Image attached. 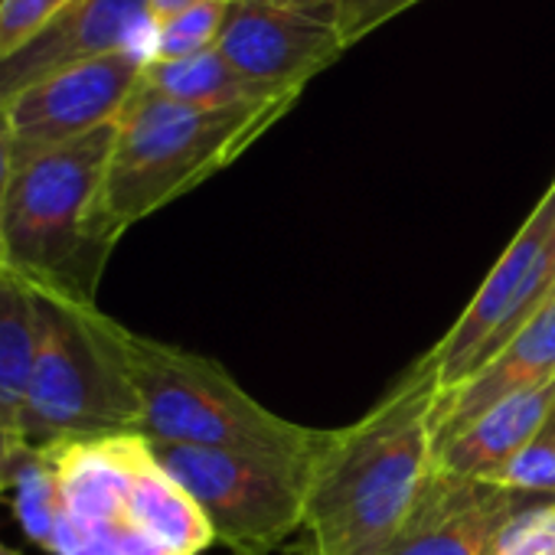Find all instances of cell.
Returning <instances> with one entry per match:
<instances>
[{
	"mask_svg": "<svg viewBox=\"0 0 555 555\" xmlns=\"http://www.w3.org/2000/svg\"><path fill=\"white\" fill-rule=\"evenodd\" d=\"M438 379L422 360L360 422L334 428L308 493V555H379L435 467Z\"/></svg>",
	"mask_w": 555,
	"mask_h": 555,
	"instance_id": "obj_1",
	"label": "cell"
},
{
	"mask_svg": "<svg viewBox=\"0 0 555 555\" xmlns=\"http://www.w3.org/2000/svg\"><path fill=\"white\" fill-rule=\"evenodd\" d=\"M56 448L60 522L50 555H199L216 535L144 435Z\"/></svg>",
	"mask_w": 555,
	"mask_h": 555,
	"instance_id": "obj_2",
	"label": "cell"
},
{
	"mask_svg": "<svg viewBox=\"0 0 555 555\" xmlns=\"http://www.w3.org/2000/svg\"><path fill=\"white\" fill-rule=\"evenodd\" d=\"M105 331L141 399V435L147 441L282 461H321L331 448L334 431L305 428L268 412L222 370V363L134 334L115 318H105Z\"/></svg>",
	"mask_w": 555,
	"mask_h": 555,
	"instance_id": "obj_3",
	"label": "cell"
},
{
	"mask_svg": "<svg viewBox=\"0 0 555 555\" xmlns=\"http://www.w3.org/2000/svg\"><path fill=\"white\" fill-rule=\"evenodd\" d=\"M298 99H271L229 108H193L144 86L118 118L105 173L102 209L121 238L134 222L170 206L245 154Z\"/></svg>",
	"mask_w": 555,
	"mask_h": 555,
	"instance_id": "obj_4",
	"label": "cell"
},
{
	"mask_svg": "<svg viewBox=\"0 0 555 555\" xmlns=\"http://www.w3.org/2000/svg\"><path fill=\"white\" fill-rule=\"evenodd\" d=\"M115 134L118 121L14 170L4 209V264L27 285L95 301L105 261L118 245L102 209Z\"/></svg>",
	"mask_w": 555,
	"mask_h": 555,
	"instance_id": "obj_5",
	"label": "cell"
},
{
	"mask_svg": "<svg viewBox=\"0 0 555 555\" xmlns=\"http://www.w3.org/2000/svg\"><path fill=\"white\" fill-rule=\"evenodd\" d=\"M34 360L17 431L34 448L141 435V399L105 331V311L63 288L30 285Z\"/></svg>",
	"mask_w": 555,
	"mask_h": 555,
	"instance_id": "obj_6",
	"label": "cell"
},
{
	"mask_svg": "<svg viewBox=\"0 0 555 555\" xmlns=\"http://www.w3.org/2000/svg\"><path fill=\"white\" fill-rule=\"evenodd\" d=\"M151 448L164 470L203 509L216 542L229 545L232 555H271L295 532H305L318 461L157 441H151Z\"/></svg>",
	"mask_w": 555,
	"mask_h": 555,
	"instance_id": "obj_7",
	"label": "cell"
},
{
	"mask_svg": "<svg viewBox=\"0 0 555 555\" xmlns=\"http://www.w3.org/2000/svg\"><path fill=\"white\" fill-rule=\"evenodd\" d=\"M555 298V183L496 258L454 327L422 357L451 392L487 366Z\"/></svg>",
	"mask_w": 555,
	"mask_h": 555,
	"instance_id": "obj_8",
	"label": "cell"
},
{
	"mask_svg": "<svg viewBox=\"0 0 555 555\" xmlns=\"http://www.w3.org/2000/svg\"><path fill=\"white\" fill-rule=\"evenodd\" d=\"M147 53L128 50L53 73L8 102L17 167L115 125L141 86Z\"/></svg>",
	"mask_w": 555,
	"mask_h": 555,
	"instance_id": "obj_9",
	"label": "cell"
},
{
	"mask_svg": "<svg viewBox=\"0 0 555 555\" xmlns=\"http://www.w3.org/2000/svg\"><path fill=\"white\" fill-rule=\"evenodd\" d=\"M216 50L248 82L274 95H301L308 79L347 50V40L337 14L295 11L271 0H232Z\"/></svg>",
	"mask_w": 555,
	"mask_h": 555,
	"instance_id": "obj_10",
	"label": "cell"
},
{
	"mask_svg": "<svg viewBox=\"0 0 555 555\" xmlns=\"http://www.w3.org/2000/svg\"><path fill=\"white\" fill-rule=\"evenodd\" d=\"M535 500L542 496L431 467L379 555H490L496 535Z\"/></svg>",
	"mask_w": 555,
	"mask_h": 555,
	"instance_id": "obj_11",
	"label": "cell"
},
{
	"mask_svg": "<svg viewBox=\"0 0 555 555\" xmlns=\"http://www.w3.org/2000/svg\"><path fill=\"white\" fill-rule=\"evenodd\" d=\"M151 0H73L27 47L0 63V102H11L40 79L69 66L141 50L154 43Z\"/></svg>",
	"mask_w": 555,
	"mask_h": 555,
	"instance_id": "obj_12",
	"label": "cell"
},
{
	"mask_svg": "<svg viewBox=\"0 0 555 555\" xmlns=\"http://www.w3.org/2000/svg\"><path fill=\"white\" fill-rule=\"evenodd\" d=\"M555 383V298L467 383L438 396L435 451L506 396Z\"/></svg>",
	"mask_w": 555,
	"mask_h": 555,
	"instance_id": "obj_13",
	"label": "cell"
},
{
	"mask_svg": "<svg viewBox=\"0 0 555 555\" xmlns=\"http://www.w3.org/2000/svg\"><path fill=\"white\" fill-rule=\"evenodd\" d=\"M555 405V383L506 396L483 415H477L464 431L448 438L435 451V467L461 477L493 480L532 438L542 418Z\"/></svg>",
	"mask_w": 555,
	"mask_h": 555,
	"instance_id": "obj_14",
	"label": "cell"
},
{
	"mask_svg": "<svg viewBox=\"0 0 555 555\" xmlns=\"http://www.w3.org/2000/svg\"><path fill=\"white\" fill-rule=\"evenodd\" d=\"M141 86L193 108H229V105H248V102H271V99H288V95H274L245 76H238L225 56L212 47L186 60H151L144 66ZM298 99V95H295Z\"/></svg>",
	"mask_w": 555,
	"mask_h": 555,
	"instance_id": "obj_15",
	"label": "cell"
},
{
	"mask_svg": "<svg viewBox=\"0 0 555 555\" xmlns=\"http://www.w3.org/2000/svg\"><path fill=\"white\" fill-rule=\"evenodd\" d=\"M37 308L24 278L0 268V428H17L34 360Z\"/></svg>",
	"mask_w": 555,
	"mask_h": 555,
	"instance_id": "obj_16",
	"label": "cell"
},
{
	"mask_svg": "<svg viewBox=\"0 0 555 555\" xmlns=\"http://www.w3.org/2000/svg\"><path fill=\"white\" fill-rule=\"evenodd\" d=\"M14 516L24 532L40 545L53 548L56 522H60V470H56V448H34L27 451L21 474L14 480Z\"/></svg>",
	"mask_w": 555,
	"mask_h": 555,
	"instance_id": "obj_17",
	"label": "cell"
},
{
	"mask_svg": "<svg viewBox=\"0 0 555 555\" xmlns=\"http://www.w3.org/2000/svg\"><path fill=\"white\" fill-rule=\"evenodd\" d=\"M232 0H199V4L186 8L183 14L170 17L154 30L151 60H186L203 50H212L219 40V30L225 24V14Z\"/></svg>",
	"mask_w": 555,
	"mask_h": 555,
	"instance_id": "obj_18",
	"label": "cell"
},
{
	"mask_svg": "<svg viewBox=\"0 0 555 555\" xmlns=\"http://www.w3.org/2000/svg\"><path fill=\"white\" fill-rule=\"evenodd\" d=\"M493 483L532 496H555V405Z\"/></svg>",
	"mask_w": 555,
	"mask_h": 555,
	"instance_id": "obj_19",
	"label": "cell"
},
{
	"mask_svg": "<svg viewBox=\"0 0 555 555\" xmlns=\"http://www.w3.org/2000/svg\"><path fill=\"white\" fill-rule=\"evenodd\" d=\"M490 555H555V496L535 500L493 542Z\"/></svg>",
	"mask_w": 555,
	"mask_h": 555,
	"instance_id": "obj_20",
	"label": "cell"
},
{
	"mask_svg": "<svg viewBox=\"0 0 555 555\" xmlns=\"http://www.w3.org/2000/svg\"><path fill=\"white\" fill-rule=\"evenodd\" d=\"M73 0H8L0 8V63L27 47Z\"/></svg>",
	"mask_w": 555,
	"mask_h": 555,
	"instance_id": "obj_21",
	"label": "cell"
},
{
	"mask_svg": "<svg viewBox=\"0 0 555 555\" xmlns=\"http://www.w3.org/2000/svg\"><path fill=\"white\" fill-rule=\"evenodd\" d=\"M418 0H340L337 8V27L350 43H357L360 37H366L370 30L383 27L386 21H392L396 14L409 11Z\"/></svg>",
	"mask_w": 555,
	"mask_h": 555,
	"instance_id": "obj_22",
	"label": "cell"
},
{
	"mask_svg": "<svg viewBox=\"0 0 555 555\" xmlns=\"http://www.w3.org/2000/svg\"><path fill=\"white\" fill-rule=\"evenodd\" d=\"M14 170H17V157H14L11 118H8V105L0 102V268H8L4 264V209H8V193H11Z\"/></svg>",
	"mask_w": 555,
	"mask_h": 555,
	"instance_id": "obj_23",
	"label": "cell"
},
{
	"mask_svg": "<svg viewBox=\"0 0 555 555\" xmlns=\"http://www.w3.org/2000/svg\"><path fill=\"white\" fill-rule=\"evenodd\" d=\"M30 444L17 428H0V496L14 490V480L21 474V464L27 457Z\"/></svg>",
	"mask_w": 555,
	"mask_h": 555,
	"instance_id": "obj_24",
	"label": "cell"
},
{
	"mask_svg": "<svg viewBox=\"0 0 555 555\" xmlns=\"http://www.w3.org/2000/svg\"><path fill=\"white\" fill-rule=\"evenodd\" d=\"M193 4H199V0H151V17H154V24L160 27V24H167L170 17L183 14V11L193 8Z\"/></svg>",
	"mask_w": 555,
	"mask_h": 555,
	"instance_id": "obj_25",
	"label": "cell"
},
{
	"mask_svg": "<svg viewBox=\"0 0 555 555\" xmlns=\"http://www.w3.org/2000/svg\"><path fill=\"white\" fill-rule=\"evenodd\" d=\"M271 4L295 8V11H311V14H337L340 0H271Z\"/></svg>",
	"mask_w": 555,
	"mask_h": 555,
	"instance_id": "obj_26",
	"label": "cell"
},
{
	"mask_svg": "<svg viewBox=\"0 0 555 555\" xmlns=\"http://www.w3.org/2000/svg\"><path fill=\"white\" fill-rule=\"evenodd\" d=\"M0 555H27V552H21V548H11V545L0 542Z\"/></svg>",
	"mask_w": 555,
	"mask_h": 555,
	"instance_id": "obj_27",
	"label": "cell"
},
{
	"mask_svg": "<svg viewBox=\"0 0 555 555\" xmlns=\"http://www.w3.org/2000/svg\"><path fill=\"white\" fill-rule=\"evenodd\" d=\"M4 4H8V0H0V8H4Z\"/></svg>",
	"mask_w": 555,
	"mask_h": 555,
	"instance_id": "obj_28",
	"label": "cell"
}]
</instances>
